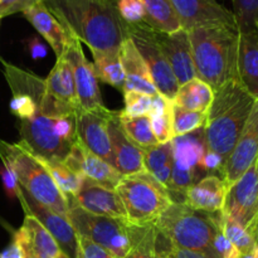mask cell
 Segmentation results:
<instances>
[{
    "mask_svg": "<svg viewBox=\"0 0 258 258\" xmlns=\"http://www.w3.org/2000/svg\"><path fill=\"white\" fill-rule=\"evenodd\" d=\"M49 12L91 52L120 53L127 37L116 5L101 0H45Z\"/></svg>",
    "mask_w": 258,
    "mask_h": 258,
    "instance_id": "1",
    "label": "cell"
},
{
    "mask_svg": "<svg viewBox=\"0 0 258 258\" xmlns=\"http://www.w3.org/2000/svg\"><path fill=\"white\" fill-rule=\"evenodd\" d=\"M197 78L213 91L238 78L239 32L233 27H203L188 30Z\"/></svg>",
    "mask_w": 258,
    "mask_h": 258,
    "instance_id": "2",
    "label": "cell"
},
{
    "mask_svg": "<svg viewBox=\"0 0 258 258\" xmlns=\"http://www.w3.org/2000/svg\"><path fill=\"white\" fill-rule=\"evenodd\" d=\"M254 100L242 86L233 80L214 91L213 102L208 110L204 126L207 148L221 155L227 163L242 130L247 122Z\"/></svg>",
    "mask_w": 258,
    "mask_h": 258,
    "instance_id": "3",
    "label": "cell"
},
{
    "mask_svg": "<svg viewBox=\"0 0 258 258\" xmlns=\"http://www.w3.org/2000/svg\"><path fill=\"white\" fill-rule=\"evenodd\" d=\"M0 159L17 176L20 188L50 211L68 216V199L54 183L38 156L23 143L0 140Z\"/></svg>",
    "mask_w": 258,
    "mask_h": 258,
    "instance_id": "4",
    "label": "cell"
},
{
    "mask_svg": "<svg viewBox=\"0 0 258 258\" xmlns=\"http://www.w3.org/2000/svg\"><path fill=\"white\" fill-rule=\"evenodd\" d=\"M218 213L197 211L185 203H173L156 219L155 227L174 247L217 257L213 239L219 231Z\"/></svg>",
    "mask_w": 258,
    "mask_h": 258,
    "instance_id": "5",
    "label": "cell"
},
{
    "mask_svg": "<svg viewBox=\"0 0 258 258\" xmlns=\"http://www.w3.org/2000/svg\"><path fill=\"white\" fill-rule=\"evenodd\" d=\"M116 191L125 207L127 222L134 226L155 223L161 213L173 204L168 189L148 171L123 176Z\"/></svg>",
    "mask_w": 258,
    "mask_h": 258,
    "instance_id": "6",
    "label": "cell"
},
{
    "mask_svg": "<svg viewBox=\"0 0 258 258\" xmlns=\"http://www.w3.org/2000/svg\"><path fill=\"white\" fill-rule=\"evenodd\" d=\"M67 218L78 236L91 239L116 258H125L130 252L133 224L127 221L87 213L71 201Z\"/></svg>",
    "mask_w": 258,
    "mask_h": 258,
    "instance_id": "7",
    "label": "cell"
},
{
    "mask_svg": "<svg viewBox=\"0 0 258 258\" xmlns=\"http://www.w3.org/2000/svg\"><path fill=\"white\" fill-rule=\"evenodd\" d=\"M126 33L143 57L158 93L173 101L179 90V83L168 59L154 39L153 29L144 23L126 24Z\"/></svg>",
    "mask_w": 258,
    "mask_h": 258,
    "instance_id": "8",
    "label": "cell"
},
{
    "mask_svg": "<svg viewBox=\"0 0 258 258\" xmlns=\"http://www.w3.org/2000/svg\"><path fill=\"white\" fill-rule=\"evenodd\" d=\"M57 117L37 111L33 117L20 121L19 133L23 143L38 156L63 161L72 145L60 138L57 130Z\"/></svg>",
    "mask_w": 258,
    "mask_h": 258,
    "instance_id": "9",
    "label": "cell"
},
{
    "mask_svg": "<svg viewBox=\"0 0 258 258\" xmlns=\"http://www.w3.org/2000/svg\"><path fill=\"white\" fill-rule=\"evenodd\" d=\"M113 111L108 108L76 111V131L77 139L91 153L100 156L112 165V146H111L108 123Z\"/></svg>",
    "mask_w": 258,
    "mask_h": 258,
    "instance_id": "10",
    "label": "cell"
},
{
    "mask_svg": "<svg viewBox=\"0 0 258 258\" xmlns=\"http://www.w3.org/2000/svg\"><path fill=\"white\" fill-rule=\"evenodd\" d=\"M223 212L248 231L258 212V171L254 161L227 190Z\"/></svg>",
    "mask_w": 258,
    "mask_h": 258,
    "instance_id": "11",
    "label": "cell"
},
{
    "mask_svg": "<svg viewBox=\"0 0 258 258\" xmlns=\"http://www.w3.org/2000/svg\"><path fill=\"white\" fill-rule=\"evenodd\" d=\"M18 201L22 204L25 214L32 216L52 234L54 241L59 246L60 251L68 258H76L77 253V233L72 224L70 223L67 217H63L49 208L34 201L30 196H28L22 188L17 197Z\"/></svg>",
    "mask_w": 258,
    "mask_h": 258,
    "instance_id": "12",
    "label": "cell"
},
{
    "mask_svg": "<svg viewBox=\"0 0 258 258\" xmlns=\"http://www.w3.org/2000/svg\"><path fill=\"white\" fill-rule=\"evenodd\" d=\"M184 30L203 27H233L236 19L231 10L217 0H170Z\"/></svg>",
    "mask_w": 258,
    "mask_h": 258,
    "instance_id": "13",
    "label": "cell"
},
{
    "mask_svg": "<svg viewBox=\"0 0 258 258\" xmlns=\"http://www.w3.org/2000/svg\"><path fill=\"white\" fill-rule=\"evenodd\" d=\"M64 54L72 67L76 95H77L81 110L90 111L105 107L100 87H98L95 68H93L92 63L88 62V59L86 58L82 45L77 38L72 40Z\"/></svg>",
    "mask_w": 258,
    "mask_h": 258,
    "instance_id": "14",
    "label": "cell"
},
{
    "mask_svg": "<svg viewBox=\"0 0 258 258\" xmlns=\"http://www.w3.org/2000/svg\"><path fill=\"white\" fill-rule=\"evenodd\" d=\"M258 156V100L254 102L241 136L224 166L223 179L229 186L236 183Z\"/></svg>",
    "mask_w": 258,
    "mask_h": 258,
    "instance_id": "15",
    "label": "cell"
},
{
    "mask_svg": "<svg viewBox=\"0 0 258 258\" xmlns=\"http://www.w3.org/2000/svg\"><path fill=\"white\" fill-rule=\"evenodd\" d=\"M153 37L168 59L179 86L197 78L190 39L186 30L181 29L168 34L153 29Z\"/></svg>",
    "mask_w": 258,
    "mask_h": 258,
    "instance_id": "16",
    "label": "cell"
},
{
    "mask_svg": "<svg viewBox=\"0 0 258 258\" xmlns=\"http://www.w3.org/2000/svg\"><path fill=\"white\" fill-rule=\"evenodd\" d=\"M67 199L87 213L127 221L125 207L116 189L96 181L85 179L80 191Z\"/></svg>",
    "mask_w": 258,
    "mask_h": 258,
    "instance_id": "17",
    "label": "cell"
},
{
    "mask_svg": "<svg viewBox=\"0 0 258 258\" xmlns=\"http://www.w3.org/2000/svg\"><path fill=\"white\" fill-rule=\"evenodd\" d=\"M63 161L75 173L80 174L85 179L96 181V183L108 186V188L116 189V186L123 178L111 164L85 148L78 141V139L75 141L70 154Z\"/></svg>",
    "mask_w": 258,
    "mask_h": 258,
    "instance_id": "18",
    "label": "cell"
},
{
    "mask_svg": "<svg viewBox=\"0 0 258 258\" xmlns=\"http://www.w3.org/2000/svg\"><path fill=\"white\" fill-rule=\"evenodd\" d=\"M25 19L44 38L54 52L55 57H62L75 39L62 23L49 12L43 2L29 5L22 12Z\"/></svg>",
    "mask_w": 258,
    "mask_h": 258,
    "instance_id": "19",
    "label": "cell"
},
{
    "mask_svg": "<svg viewBox=\"0 0 258 258\" xmlns=\"http://www.w3.org/2000/svg\"><path fill=\"white\" fill-rule=\"evenodd\" d=\"M118 112H113L108 123L111 146H112V166L122 176L135 175L145 170L144 150L136 146L122 131L118 121Z\"/></svg>",
    "mask_w": 258,
    "mask_h": 258,
    "instance_id": "20",
    "label": "cell"
},
{
    "mask_svg": "<svg viewBox=\"0 0 258 258\" xmlns=\"http://www.w3.org/2000/svg\"><path fill=\"white\" fill-rule=\"evenodd\" d=\"M13 239L22 246L25 258H58L62 253L52 234L34 217L28 214Z\"/></svg>",
    "mask_w": 258,
    "mask_h": 258,
    "instance_id": "21",
    "label": "cell"
},
{
    "mask_svg": "<svg viewBox=\"0 0 258 258\" xmlns=\"http://www.w3.org/2000/svg\"><path fill=\"white\" fill-rule=\"evenodd\" d=\"M228 185L219 175H209L199 179L185 193V202L191 208L206 213L223 211Z\"/></svg>",
    "mask_w": 258,
    "mask_h": 258,
    "instance_id": "22",
    "label": "cell"
},
{
    "mask_svg": "<svg viewBox=\"0 0 258 258\" xmlns=\"http://www.w3.org/2000/svg\"><path fill=\"white\" fill-rule=\"evenodd\" d=\"M120 59L122 63L123 73H125L123 92L136 91V92L145 93L149 96L158 93L143 57L128 37H126L120 48Z\"/></svg>",
    "mask_w": 258,
    "mask_h": 258,
    "instance_id": "23",
    "label": "cell"
},
{
    "mask_svg": "<svg viewBox=\"0 0 258 258\" xmlns=\"http://www.w3.org/2000/svg\"><path fill=\"white\" fill-rule=\"evenodd\" d=\"M238 78L244 90L258 100V32L239 33Z\"/></svg>",
    "mask_w": 258,
    "mask_h": 258,
    "instance_id": "24",
    "label": "cell"
},
{
    "mask_svg": "<svg viewBox=\"0 0 258 258\" xmlns=\"http://www.w3.org/2000/svg\"><path fill=\"white\" fill-rule=\"evenodd\" d=\"M44 82L45 91L50 96H53V97L57 98L60 102L66 103V105L72 106L76 110L80 108L77 95H76L73 71L66 54L57 58L54 67L52 68Z\"/></svg>",
    "mask_w": 258,
    "mask_h": 258,
    "instance_id": "25",
    "label": "cell"
},
{
    "mask_svg": "<svg viewBox=\"0 0 258 258\" xmlns=\"http://www.w3.org/2000/svg\"><path fill=\"white\" fill-rule=\"evenodd\" d=\"M171 144H173L174 164L190 170H198V163L208 149L204 139L203 128L188 135L173 138Z\"/></svg>",
    "mask_w": 258,
    "mask_h": 258,
    "instance_id": "26",
    "label": "cell"
},
{
    "mask_svg": "<svg viewBox=\"0 0 258 258\" xmlns=\"http://www.w3.org/2000/svg\"><path fill=\"white\" fill-rule=\"evenodd\" d=\"M213 88L199 78H194V80L179 86L173 103L184 110L208 112L209 107L213 102Z\"/></svg>",
    "mask_w": 258,
    "mask_h": 258,
    "instance_id": "27",
    "label": "cell"
},
{
    "mask_svg": "<svg viewBox=\"0 0 258 258\" xmlns=\"http://www.w3.org/2000/svg\"><path fill=\"white\" fill-rule=\"evenodd\" d=\"M145 17L144 24L160 33H175L181 30L180 20L170 0H143Z\"/></svg>",
    "mask_w": 258,
    "mask_h": 258,
    "instance_id": "28",
    "label": "cell"
},
{
    "mask_svg": "<svg viewBox=\"0 0 258 258\" xmlns=\"http://www.w3.org/2000/svg\"><path fill=\"white\" fill-rule=\"evenodd\" d=\"M174 156L173 144L171 141L165 144H158L144 150V166L149 174L154 176L159 183L163 184L166 189L170 181L173 171Z\"/></svg>",
    "mask_w": 258,
    "mask_h": 258,
    "instance_id": "29",
    "label": "cell"
},
{
    "mask_svg": "<svg viewBox=\"0 0 258 258\" xmlns=\"http://www.w3.org/2000/svg\"><path fill=\"white\" fill-rule=\"evenodd\" d=\"M93 68L97 80L122 91L125 88V73L120 59V53L92 52Z\"/></svg>",
    "mask_w": 258,
    "mask_h": 258,
    "instance_id": "30",
    "label": "cell"
},
{
    "mask_svg": "<svg viewBox=\"0 0 258 258\" xmlns=\"http://www.w3.org/2000/svg\"><path fill=\"white\" fill-rule=\"evenodd\" d=\"M35 155H37V154H35ZM38 159H39L40 163L44 165V168L47 169L48 173L50 174V176L53 178L54 183L57 184L58 188L60 189V191H62L67 198L75 197L76 194L80 191L85 178L81 176L80 174L75 173L64 161L50 160V159L40 158V156H38Z\"/></svg>",
    "mask_w": 258,
    "mask_h": 258,
    "instance_id": "31",
    "label": "cell"
},
{
    "mask_svg": "<svg viewBox=\"0 0 258 258\" xmlns=\"http://www.w3.org/2000/svg\"><path fill=\"white\" fill-rule=\"evenodd\" d=\"M118 115V121H120V126L125 135L139 146L140 149L145 150V149L153 148V146L158 145V140H156L155 135L151 128V121L149 116H140V117H125V116Z\"/></svg>",
    "mask_w": 258,
    "mask_h": 258,
    "instance_id": "32",
    "label": "cell"
},
{
    "mask_svg": "<svg viewBox=\"0 0 258 258\" xmlns=\"http://www.w3.org/2000/svg\"><path fill=\"white\" fill-rule=\"evenodd\" d=\"M131 249L125 258H158L155 223L131 228Z\"/></svg>",
    "mask_w": 258,
    "mask_h": 258,
    "instance_id": "33",
    "label": "cell"
},
{
    "mask_svg": "<svg viewBox=\"0 0 258 258\" xmlns=\"http://www.w3.org/2000/svg\"><path fill=\"white\" fill-rule=\"evenodd\" d=\"M208 118V112H196L178 107L171 102V123L173 138L188 135L197 130L204 128Z\"/></svg>",
    "mask_w": 258,
    "mask_h": 258,
    "instance_id": "34",
    "label": "cell"
},
{
    "mask_svg": "<svg viewBox=\"0 0 258 258\" xmlns=\"http://www.w3.org/2000/svg\"><path fill=\"white\" fill-rule=\"evenodd\" d=\"M219 228L223 232L224 236L237 247L241 254L253 252L256 242H254L252 234L244 227L233 221L231 217L226 216L223 212H221V217H219Z\"/></svg>",
    "mask_w": 258,
    "mask_h": 258,
    "instance_id": "35",
    "label": "cell"
},
{
    "mask_svg": "<svg viewBox=\"0 0 258 258\" xmlns=\"http://www.w3.org/2000/svg\"><path fill=\"white\" fill-rule=\"evenodd\" d=\"M233 15L239 33L257 30L258 0H232Z\"/></svg>",
    "mask_w": 258,
    "mask_h": 258,
    "instance_id": "36",
    "label": "cell"
},
{
    "mask_svg": "<svg viewBox=\"0 0 258 258\" xmlns=\"http://www.w3.org/2000/svg\"><path fill=\"white\" fill-rule=\"evenodd\" d=\"M125 107L120 115L125 117H140L149 116L151 110V96L136 91H126L123 92Z\"/></svg>",
    "mask_w": 258,
    "mask_h": 258,
    "instance_id": "37",
    "label": "cell"
},
{
    "mask_svg": "<svg viewBox=\"0 0 258 258\" xmlns=\"http://www.w3.org/2000/svg\"><path fill=\"white\" fill-rule=\"evenodd\" d=\"M116 9L126 24H139L144 22L145 9L143 0H117Z\"/></svg>",
    "mask_w": 258,
    "mask_h": 258,
    "instance_id": "38",
    "label": "cell"
},
{
    "mask_svg": "<svg viewBox=\"0 0 258 258\" xmlns=\"http://www.w3.org/2000/svg\"><path fill=\"white\" fill-rule=\"evenodd\" d=\"M10 111L20 121L33 117L38 111V105L33 97L25 93H13L10 100Z\"/></svg>",
    "mask_w": 258,
    "mask_h": 258,
    "instance_id": "39",
    "label": "cell"
},
{
    "mask_svg": "<svg viewBox=\"0 0 258 258\" xmlns=\"http://www.w3.org/2000/svg\"><path fill=\"white\" fill-rule=\"evenodd\" d=\"M151 128L159 144L173 140V123H171V106L164 113L150 117Z\"/></svg>",
    "mask_w": 258,
    "mask_h": 258,
    "instance_id": "40",
    "label": "cell"
},
{
    "mask_svg": "<svg viewBox=\"0 0 258 258\" xmlns=\"http://www.w3.org/2000/svg\"><path fill=\"white\" fill-rule=\"evenodd\" d=\"M76 258H116L111 252L98 246L91 239L77 234V253Z\"/></svg>",
    "mask_w": 258,
    "mask_h": 258,
    "instance_id": "41",
    "label": "cell"
},
{
    "mask_svg": "<svg viewBox=\"0 0 258 258\" xmlns=\"http://www.w3.org/2000/svg\"><path fill=\"white\" fill-rule=\"evenodd\" d=\"M224 166H226L224 159L214 151L207 149L206 153L202 156L201 161L198 163V170L201 174L218 173V175L223 178Z\"/></svg>",
    "mask_w": 258,
    "mask_h": 258,
    "instance_id": "42",
    "label": "cell"
},
{
    "mask_svg": "<svg viewBox=\"0 0 258 258\" xmlns=\"http://www.w3.org/2000/svg\"><path fill=\"white\" fill-rule=\"evenodd\" d=\"M213 249L218 258H241L242 256L237 247L224 236L221 228L213 239Z\"/></svg>",
    "mask_w": 258,
    "mask_h": 258,
    "instance_id": "43",
    "label": "cell"
},
{
    "mask_svg": "<svg viewBox=\"0 0 258 258\" xmlns=\"http://www.w3.org/2000/svg\"><path fill=\"white\" fill-rule=\"evenodd\" d=\"M0 179H2L3 186H4L5 194L9 199H15L20 190V185L12 170L8 166H0Z\"/></svg>",
    "mask_w": 258,
    "mask_h": 258,
    "instance_id": "44",
    "label": "cell"
},
{
    "mask_svg": "<svg viewBox=\"0 0 258 258\" xmlns=\"http://www.w3.org/2000/svg\"><path fill=\"white\" fill-rule=\"evenodd\" d=\"M158 256H164L168 258H212L208 254L203 253V252L191 251V249H184L174 247L173 244H169L165 249L159 252Z\"/></svg>",
    "mask_w": 258,
    "mask_h": 258,
    "instance_id": "45",
    "label": "cell"
},
{
    "mask_svg": "<svg viewBox=\"0 0 258 258\" xmlns=\"http://www.w3.org/2000/svg\"><path fill=\"white\" fill-rule=\"evenodd\" d=\"M25 0H0V18L22 13Z\"/></svg>",
    "mask_w": 258,
    "mask_h": 258,
    "instance_id": "46",
    "label": "cell"
},
{
    "mask_svg": "<svg viewBox=\"0 0 258 258\" xmlns=\"http://www.w3.org/2000/svg\"><path fill=\"white\" fill-rule=\"evenodd\" d=\"M28 49L33 59H40L47 54V48L38 37H32L28 40Z\"/></svg>",
    "mask_w": 258,
    "mask_h": 258,
    "instance_id": "47",
    "label": "cell"
},
{
    "mask_svg": "<svg viewBox=\"0 0 258 258\" xmlns=\"http://www.w3.org/2000/svg\"><path fill=\"white\" fill-rule=\"evenodd\" d=\"M0 258H25V253L22 246L13 239L12 243L0 252Z\"/></svg>",
    "mask_w": 258,
    "mask_h": 258,
    "instance_id": "48",
    "label": "cell"
},
{
    "mask_svg": "<svg viewBox=\"0 0 258 258\" xmlns=\"http://www.w3.org/2000/svg\"><path fill=\"white\" fill-rule=\"evenodd\" d=\"M248 232L252 234V237H253L254 242H256V244L258 243V212L256 214V217H254L253 222H252L251 227L248 228Z\"/></svg>",
    "mask_w": 258,
    "mask_h": 258,
    "instance_id": "49",
    "label": "cell"
},
{
    "mask_svg": "<svg viewBox=\"0 0 258 258\" xmlns=\"http://www.w3.org/2000/svg\"><path fill=\"white\" fill-rule=\"evenodd\" d=\"M39 2H45V0H25V3H24V9H25V8L29 7V5L35 4V3H39ZM101 2L110 3V4L116 5V3H117V0H101ZM24 9H23V10H24Z\"/></svg>",
    "mask_w": 258,
    "mask_h": 258,
    "instance_id": "50",
    "label": "cell"
},
{
    "mask_svg": "<svg viewBox=\"0 0 258 258\" xmlns=\"http://www.w3.org/2000/svg\"><path fill=\"white\" fill-rule=\"evenodd\" d=\"M252 253H253L254 257L258 258V243L256 244V247H254V249H253V252H252Z\"/></svg>",
    "mask_w": 258,
    "mask_h": 258,
    "instance_id": "51",
    "label": "cell"
},
{
    "mask_svg": "<svg viewBox=\"0 0 258 258\" xmlns=\"http://www.w3.org/2000/svg\"><path fill=\"white\" fill-rule=\"evenodd\" d=\"M58 258H68L67 256H66V254H63V253H60V256L58 257Z\"/></svg>",
    "mask_w": 258,
    "mask_h": 258,
    "instance_id": "52",
    "label": "cell"
},
{
    "mask_svg": "<svg viewBox=\"0 0 258 258\" xmlns=\"http://www.w3.org/2000/svg\"><path fill=\"white\" fill-rule=\"evenodd\" d=\"M256 164H257V171H258V156H257V161H256Z\"/></svg>",
    "mask_w": 258,
    "mask_h": 258,
    "instance_id": "53",
    "label": "cell"
},
{
    "mask_svg": "<svg viewBox=\"0 0 258 258\" xmlns=\"http://www.w3.org/2000/svg\"><path fill=\"white\" fill-rule=\"evenodd\" d=\"M158 258H168V257H164V256H158Z\"/></svg>",
    "mask_w": 258,
    "mask_h": 258,
    "instance_id": "54",
    "label": "cell"
},
{
    "mask_svg": "<svg viewBox=\"0 0 258 258\" xmlns=\"http://www.w3.org/2000/svg\"><path fill=\"white\" fill-rule=\"evenodd\" d=\"M257 32H258V20H257Z\"/></svg>",
    "mask_w": 258,
    "mask_h": 258,
    "instance_id": "55",
    "label": "cell"
},
{
    "mask_svg": "<svg viewBox=\"0 0 258 258\" xmlns=\"http://www.w3.org/2000/svg\"><path fill=\"white\" fill-rule=\"evenodd\" d=\"M0 19H2V18H0Z\"/></svg>",
    "mask_w": 258,
    "mask_h": 258,
    "instance_id": "56",
    "label": "cell"
}]
</instances>
